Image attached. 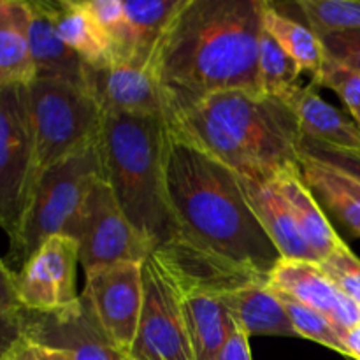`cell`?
<instances>
[{"label":"cell","instance_id":"obj_1","mask_svg":"<svg viewBox=\"0 0 360 360\" xmlns=\"http://www.w3.org/2000/svg\"><path fill=\"white\" fill-rule=\"evenodd\" d=\"M164 178L172 220L165 245L267 280L281 255L250 207L239 174L167 122Z\"/></svg>","mask_w":360,"mask_h":360},{"label":"cell","instance_id":"obj_2","mask_svg":"<svg viewBox=\"0 0 360 360\" xmlns=\"http://www.w3.org/2000/svg\"><path fill=\"white\" fill-rule=\"evenodd\" d=\"M262 2H183L150 65L164 91L167 116L218 91L259 90Z\"/></svg>","mask_w":360,"mask_h":360},{"label":"cell","instance_id":"obj_3","mask_svg":"<svg viewBox=\"0 0 360 360\" xmlns=\"http://www.w3.org/2000/svg\"><path fill=\"white\" fill-rule=\"evenodd\" d=\"M165 122L239 176L271 183L301 169L302 134L290 104L259 90L207 95L169 112Z\"/></svg>","mask_w":360,"mask_h":360},{"label":"cell","instance_id":"obj_4","mask_svg":"<svg viewBox=\"0 0 360 360\" xmlns=\"http://www.w3.org/2000/svg\"><path fill=\"white\" fill-rule=\"evenodd\" d=\"M164 134L165 118L104 115L98 139L104 181L151 252L172 234L164 178Z\"/></svg>","mask_w":360,"mask_h":360},{"label":"cell","instance_id":"obj_5","mask_svg":"<svg viewBox=\"0 0 360 360\" xmlns=\"http://www.w3.org/2000/svg\"><path fill=\"white\" fill-rule=\"evenodd\" d=\"M102 178L98 141L46 169L35 181L20 231L11 241L13 267L20 271L48 238L67 234L88 192Z\"/></svg>","mask_w":360,"mask_h":360},{"label":"cell","instance_id":"obj_6","mask_svg":"<svg viewBox=\"0 0 360 360\" xmlns=\"http://www.w3.org/2000/svg\"><path fill=\"white\" fill-rule=\"evenodd\" d=\"M27 98L37 178L101 137L104 112L81 84L34 79L27 86Z\"/></svg>","mask_w":360,"mask_h":360},{"label":"cell","instance_id":"obj_7","mask_svg":"<svg viewBox=\"0 0 360 360\" xmlns=\"http://www.w3.org/2000/svg\"><path fill=\"white\" fill-rule=\"evenodd\" d=\"M37 181L27 86L0 88V229L18 236Z\"/></svg>","mask_w":360,"mask_h":360},{"label":"cell","instance_id":"obj_8","mask_svg":"<svg viewBox=\"0 0 360 360\" xmlns=\"http://www.w3.org/2000/svg\"><path fill=\"white\" fill-rule=\"evenodd\" d=\"M65 236L79 245L84 271L116 262H144L153 253L120 210L104 178L91 186Z\"/></svg>","mask_w":360,"mask_h":360},{"label":"cell","instance_id":"obj_9","mask_svg":"<svg viewBox=\"0 0 360 360\" xmlns=\"http://www.w3.org/2000/svg\"><path fill=\"white\" fill-rule=\"evenodd\" d=\"M144 262H116L84 271L83 299L112 350L129 355L144 304Z\"/></svg>","mask_w":360,"mask_h":360},{"label":"cell","instance_id":"obj_10","mask_svg":"<svg viewBox=\"0 0 360 360\" xmlns=\"http://www.w3.org/2000/svg\"><path fill=\"white\" fill-rule=\"evenodd\" d=\"M144 304L130 360H193L178 290L157 257L143 264Z\"/></svg>","mask_w":360,"mask_h":360},{"label":"cell","instance_id":"obj_11","mask_svg":"<svg viewBox=\"0 0 360 360\" xmlns=\"http://www.w3.org/2000/svg\"><path fill=\"white\" fill-rule=\"evenodd\" d=\"M79 245L65 234L51 236L16 271V297L21 309L30 313L63 311L77 304L76 278Z\"/></svg>","mask_w":360,"mask_h":360},{"label":"cell","instance_id":"obj_12","mask_svg":"<svg viewBox=\"0 0 360 360\" xmlns=\"http://www.w3.org/2000/svg\"><path fill=\"white\" fill-rule=\"evenodd\" d=\"M83 84L104 115L155 116L167 120V102L150 69L125 63L86 65Z\"/></svg>","mask_w":360,"mask_h":360},{"label":"cell","instance_id":"obj_13","mask_svg":"<svg viewBox=\"0 0 360 360\" xmlns=\"http://www.w3.org/2000/svg\"><path fill=\"white\" fill-rule=\"evenodd\" d=\"M266 283L274 294L294 299L326 315L340 334L360 323V304L327 278L319 262L280 259Z\"/></svg>","mask_w":360,"mask_h":360},{"label":"cell","instance_id":"obj_14","mask_svg":"<svg viewBox=\"0 0 360 360\" xmlns=\"http://www.w3.org/2000/svg\"><path fill=\"white\" fill-rule=\"evenodd\" d=\"M21 316L25 338L34 343L69 350L74 360H116L118 352L105 341L83 295L63 311L42 315L21 309Z\"/></svg>","mask_w":360,"mask_h":360},{"label":"cell","instance_id":"obj_15","mask_svg":"<svg viewBox=\"0 0 360 360\" xmlns=\"http://www.w3.org/2000/svg\"><path fill=\"white\" fill-rule=\"evenodd\" d=\"M185 0H130L123 2L125 35L115 63L150 69L158 42Z\"/></svg>","mask_w":360,"mask_h":360},{"label":"cell","instance_id":"obj_16","mask_svg":"<svg viewBox=\"0 0 360 360\" xmlns=\"http://www.w3.org/2000/svg\"><path fill=\"white\" fill-rule=\"evenodd\" d=\"M32 13L30 49L35 67V79H63L83 84L84 62L60 37L53 20L51 2H28Z\"/></svg>","mask_w":360,"mask_h":360},{"label":"cell","instance_id":"obj_17","mask_svg":"<svg viewBox=\"0 0 360 360\" xmlns=\"http://www.w3.org/2000/svg\"><path fill=\"white\" fill-rule=\"evenodd\" d=\"M241 185L245 195L248 199L250 207L255 213L257 220L262 225L266 234L276 246L281 259H297V260H313L319 262L313 255L311 248L302 238L294 214L288 210L283 195L278 192L274 183H259L246 179L243 176Z\"/></svg>","mask_w":360,"mask_h":360},{"label":"cell","instance_id":"obj_18","mask_svg":"<svg viewBox=\"0 0 360 360\" xmlns=\"http://www.w3.org/2000/svg\"><path fill=\"white\" fill-rule=\"evenodd\" d=\"M287 102L297 116L302 139L345 150H360V129L354 118L323 101L313 84H301Z\"/></svg>","mask_w":360,"mask_h":360},{"label":"cell","instance_id":"obj_19","mask_svg":"<svg viewBox=\"0 0 360 360\" xmlns=\"http://www.w3.org/2000/svg\"><path fill=\"white\" fill-rule=\"evenodd\" d=\"M274 186L283 195L288 210L294 214L295 224L302 238L311 248L319 262L345 245L343 239L333 227L326 211L304 183L301 169H290L274 179Z\"/></svg>","mask_w":360,"mask_h":360},{"label":"cell","instance_id":"obj_20","mask_svg":"<svg viewBox=\"0 0 360 360\" xmlns=\"http://www.w3.org/2000/svg\"><path fill=\"white\" fill-rule=\"evenodd\" d=\"M301 176L313 195L345 231L360 238V181L329 164L301 155Z\"/></svg>","mask_w":360,"mask_h":360},{"label":"cell","instance_id":"obj_21","mask_svg":"<svg viewBox=\"0 0 360 360\" xmlns=\"http://www.w3.org/2000/svg\"><path fill=\"white\" fill-rule=\"evenodd\" d=\"M183 316L192 343L193 360H218L236 329L225 295L179 294Z\"/></svg>","mask_w":360,"mask_h":360},{"label":"cell","instance_id":"obj_22","mask_svg":"<svg viewBox=\"0 0 360 360\" xmlns=\"http://www.w3.org/2000/svg\"><path fill=\"white\" fill-rule=\"evenodd\" d=\"M30 23L28 2L0 0V88L28 86L35 79Z\"/></svg>","mask_w":360,"mask_h":360},{"label":"cell","instance_id":"obj_23","mask_svg":"<svg viewBox=\"0 0 360 360\" xmlns=\"http://www.w3.org/2000/svg\"><path fill=\"white\" fill-rule=\"evenodd\" d=\"M234 322L252 336L297 338L281 299L267 287L266 281L246 285L225 295Z\"/></svg>","mask_w":360,"mask_h":360},{"label":"cell","instance_id":"obj_24","mask_svg":"<svg viewBox=\"0 0 360 360\" xmlns=\"http://www.w3.org/2000/svg\"><path fill=\"white\" fill-rule=\"evenodd\" d=\"M53 20L62 41L86 65H112V42L86 13L81 0L51 2Z\"/></svg>","mask_w":360,"mask_h":360},{"label":"cell","instance_id":"obj_25","mask_svg":"<svg viewBox=\"0 0 360 360\" xmlns=\"http://www.w3.org/2000/svg\"><path fill=\"white\" fill-rule=\"evenodd\" d=\"M262 28L297 63L301 72H309L311 77L319 74L326 49L308 25L280 13L273 4L262 2Z\"/></svg>","mask_w":360,"mask_h":360},{"label":"cell","instance_id":"obj_26","mask_svg":"<svg viewBox=\"0 0 360 360\" xmlns=\"http://www.w3.org/2000/svg\"><path fill=\"white\" fill-rule=\"evenodd\" d=\"M257 76H259V90L262 94L281 98L285 102L301 86L299 83L301 69L297 63L280 48V44L269 34L264 32V28L260 35Z\"/></svg>","mask_w":360,"mask_h":360},{"label":"cell","instance_id":"obj_27","mask_svg":"<svg viewBox=\"0 0 360 360\" xmlns=\"http://www.w3.org/2000/svg\"><path fill=\"white\" fill-rule=\"evenodd\" d=\"M297 7L319 37L360 30V0H301Z\"/></svg>","mask_w":360,"mask_h":360},{"label":"cell","instance_id":"obj_28","mask_svg":"<svg viewBox=\"0 0 360 360\" xmlns=\"http://www.w3.org/2000/svg\"><path fill=\"white\" fill-rule=\"evenodd\" d=\"M278 297L281 299L285 309H287V315L290 319L292 327H294L297 338L315 341V343L323 345L326 348H330V350L345 355V347L343 341H341L340 330L330 323V320L326 315L309 308V306L294 301V299L285 297V295H278Z\"/></svg>","mask_w":360,"mask_h":360},{"label":"cell","instance_id":"obj_29","mask_svg":"<svg viewBox=\"0 0 360 360\" xmlns=\"http://www.w3.org/2000/svg\"><path fill=\"white\" fill-rule=\"evenodd\" d=\"M311 84L316 90L319 88L333 90L345 102L348 112L360 109V72L327 53L319 74L311 77Z\"/></svg>","mask_w":360,"mask_h":360},{"label":"cell","instance_id":"obj_30","mask_svg":"<svg viewBox=\"0 0 360 360\" xmlns=\"http://www.w3.org/2000/svg\"><path fill=\"white\" fill-rule=\"evenodd\" d=\"M319 264L345 295L360 304V259L347 243Z\"/></svg>","mask_w":360,"mask_h":360},{"label":"cell","instance_id":"obj_31","mask_svg":"<svg viewBox=\"0 0 360 360\" xmlns=\"http://www.w3.org/2000/svg\"><path fill=\"white\" fill-rule=\"evenodd\" d=\"M301 155H308L315 160L333 165L360 181V150H345V148L326 146V144L302 139Z\"/></svg>","mask_w":360,"mask_h":360},{"label":"cell","instance_id":"obj_32","mask_svg":"<svg viewBox=\"0 0 360 360\" xmlns=\"http://www.w3.org/2000/svg\"><path fill=\"white\" fill-rule=\"evenodd\" d=\"M320 41L327 55L360 72V30L320 35Z\"/></svg>","mask_w":360,"mask_h":360},{"label":"cell","instance_id":"obj_33","mask_svg":"<svg viewBox=\"0 0 360 360\" xmlns=\"http://www.w3.org/2000/svg\"><path fill=\"white\" fill-rule=\"evenodd\" d=\"M23 340L21 311H6L0 308V360H11Z\"/></svg>","mask_w":360,"mask_h":360},{"label":"cell","instance_id":"obj_34","mask_svg":"<svg viewBox=\"0 0 360 360\" xmlns=\"http://www.w3.org/2000/svg\"><path fill=\"white\" fill-rule=\"evenodd\" d=\"M0 308L6 311H21L16 297V273L0 257Z\"/></svg>","mask_w":360,"mask_h":360},{"label":"cell","instance_id":"obj_35","mask_svg":"<svg viewBox=\"0 0 360 360\" xmlns=\"http://www.w3.org/2000/svg\"><path fill=\"white\" fill-rule=\"evenodd\" d=\"M218 360H252L250 352V336L241 330L236 323V329L232 330L231 338L225 343L224 350L218 355Z\"/></svg>","mask_w":360,"mask_h":360},{"label":"cell","instance_id":"obj_36","mask_svg":"<svg viewBox=\"0 0 360 360\" xmlns=\"http://www.w3.org/2000/svg\"><path fill=\"white\" fill-rule=\"evenodd\" d=\"M21 350L27 360H74L69 350H63L58 347H49V345L34 343V341L25 338L21 343Z\"/></svg>","mask_w":360,"mask_h":360},{"label":"cell","instance_id":"obj_37","mask_svg":"<svg viewBox=\"0 0 360 360\" xmlns=\"http://www.w3.org/2000/svg\"><path fill=\"white\" fill-rule=\"evenodd\" d=\"M341 341L345 347V357L360 360V323L341 334Z\"/></svg>","mask_w":360,"mask_h":360},{"label":"cell","instance_id":"obj_38","mask_svg":"<svg viewBox=\"0 0 360 360\" xmlns=\"http://www.w3.org/2000/svg\"><path fill=\"white\" fill-rule=\"evenodd\" d=\"M11 360H27V359H25V355H23V350H21V345L18 347V350L14 352V355L11 357Z\"/></svg>","mask_w":360,"mask_h":360},{"label":"cell","instance_id":"obj_39","mask_svg":"<svg viewBox=\"0 0 360 360\" xmlns=\"http://www.w3.org/2000/svg\"><path fill=\"white\" fill-rule=\"evenodd\" d=\"M350 116L354 118V122L357 123V127L360 129V109H357V111H350Z\"/></svg>","mask_w":360,"mask_h":360},{"label":"cell","instance_id":"obj_40","mask_svg":"<svg viewBox=\"0 0 360 360\" xmlns=\"http://www.w3.org/2000/svg\"><path fill=\"white\" fill-rule=\"evenodd\" d=\"M116 360H130V359H129V357H125V355L118 354V355H116Z\"/></svg>","mask_w":360,"mask_h":360}]
</instances>
